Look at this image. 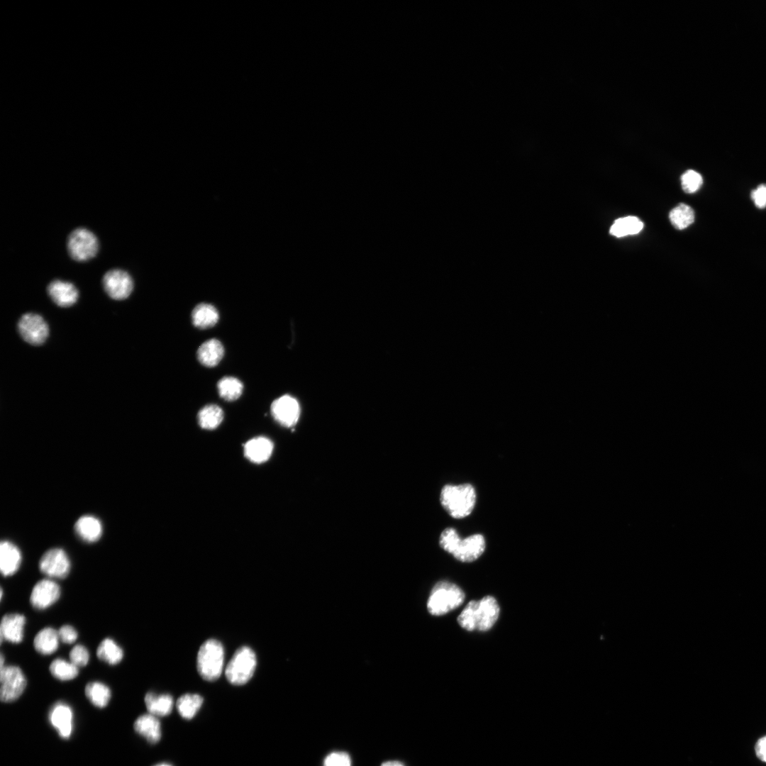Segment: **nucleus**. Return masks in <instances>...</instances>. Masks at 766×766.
<instances>
[{
    "instance_id": "39448f33",
    "label": "nucleus",
    "mask_w": 766,
    "mask_h": 766,
    "mask_svg": "<svg viewBox=\"0 0 766 766\" xmlns=\"http://www.w3.org/2000/svg\"><path fill=\"white\" fill-rule=\"evenodd\" d=\"M223 661L224 650L222 644L215 639L207 640L201 645L198 652V672L205 680H216L221 674Z\"/></svg>"
},
{
    "instance_id": "4c0bfd02",
    "label": "nucleus",
    "mask_w": 766,
    "mask_h": 766,
    "mask_svg": "<svg viewBox=\"0 0 766 766\" xmlns=\"http://www.w3.org/2000/svg\"><path fill=\"white\" fill-rule=\"evenodd\" d=\"M757 756L766 762V736L758 740L755 745Z\"/></svg>"
},
{
    "instance_id": "dca6fc26",
    "label": "nucleus",
    "mask_w": 766,
    "mask_h": 766,
    "mask_svg": "<svg viewBox=\"0 0 766 766\" xmlns=\"http://www.w3.org/2000/svg\"><path fill=\"white\" fill-rule=\"evenodd\" d=\"M47 291L52 301L60 307L72 306L79 298V292L72 283L60 279L52 281Z\"/></svg>"
},
{
    "instance_id": "58836bf2",
    "label": "nucleus",
    "mask_w": 766,
    "mask_h": 766,
    "mask_svg": "<svg viewBox=\"0 0 766 766\" xmlns=\"http://www.w3.org/2000/svg\"><path fill=\"white\" fill-rule=\"evenodd\" d=\"M381 766H404L399 761H387L382 764Z\"/></svg>"
},
{
    "instance_id": "c9c22d12",
    "label": "nucleus",
    "mask_w": 766,
    "mask_h": 766,
    "mask_svg": "<svg viewBox=\"0 0 766 766\" xmlns=\"http://www.w3.org/2000/svg\"><path fill=\"white\" fill-rule=\"evenodd\" d=\"M58 634L60 640L67 644L74 643L78 638L76 629L69 624L62 626L58 630Z\"/></svg>"
},
{
    "instance_id": "a878e982",
    "label": "nucleus",
    "mask_w": 766,
    "mask_h": 766,
    "mask_svg": "<svg viewBox=\"0 0 766 766\" xmlns=\"http://www.w3.org/2000/svg\"><path fill=\"white\" fill-rule=\"evenodd\" d=\"M84 692L89 701L98 708L106 707L111 697V692L109 686L99 681L87 683Z\"/></svg>"
},
{
    "instance_id": "c85d7f7f",
    "label": "nucleus",
    "mask_w": 766,
    "mask_h": 766,
    "mask_svg": "<svg viewBox=\"0 0 766 766\" xmlns=\"http://www.w3.org/2000/svg\"><path fill=\"white\" fill-rule=\"evenodd\" d=\"M203 701V698L199 694H186L177 699L176 706L183 718L192 719L199 711Z\"/></svg>"
},
{
    "instance_id": "1a4fd4ad",
    "label": "nucleus",
    "mask_w": 766,
    "mask_h": 766,
    "mask_svg": "<svg viewBox=\"0 0 766 766\" xmlns=\"http://www.w3.org/2000/svg\"><path fill=\"white\" fill-rule=\"evenodd\" d=\"M18 332L24 341L32 345L43 344L49 335V327L44 318L35 313L21 316L17 323Z\"/></svg>"
},
{
    "instance_id": "f704fd0d",
    "label": "nucleus",
    "mask_w": 766,
    "mask_h": 766,
    "mask_svg": "<svg viewBox=\"0 0 766 766\" xmlns=\"http://www.w3.org/2000/svg\"><path fill=\"white\" fill-rule=\"evenodd\" d=\"M323 766H351L350 757L345 752H334L325 758Z\"/></svg>"
},
{
    "instance_id": "423d86ee",
    "label": "nucleus",
    "mask_w": 766,
    "mask_h": 766,
    "mask_svg": "<svg viewBox=\"0 0 766 766\" xmlns=\"http://www.w3.org/2000/svg\"><path fill=\"white\" fill-rule=\"evenodd\" d=\"M256 656L248 646L238 648L226 669V677L234 685H243L252 677L256 667Z\"/></svg>"
},
{
    "instance_id": "9b49d317",
    "label": "nucleus",
    "mask_w": 766,
    "mask_h": 766,
    "mask_svg": "<svg viewBox=\"0 0 766 766\" xmlns=\"http://www.w3.org/2000/svg\"><path fill=\"white\" fill-rule=\"evenodd\" d=\"M102 284L106 294L114 300L127 299L133 289V282L130 274L118 269L108 271L104 275Z\"/></svg>"
},
{
    "instance_id": "7c9ffc66",
    "label": "nucleus",
    "mask_w": 766,
    "mask_h": 766,
    "mask_svg": "<svg viewBox=\"0 0 766 766\" xmlns=\"http://www.w3.org/2000/svg\"><path fill=\"white\" fill-rule=\"evenodd\" d=\"M220 396L226 401L238 399L243 391V383L234 377H224L217 384Z\"/></svg>"
},
{
    "instance_id": "ddd939ff",
    "label": "nucleus",
    "mask_w": 766,
    "mask_h": 766,
    "mask_svg": "<svg viewBox=\"0 0 766 766\" xmlns=\"http://www.w3.org/2000/svg\"><path fill=\"white\" fill-rule=\"evenodd\" d=\"M271 413L274 420L284 427L294 426L300 416V406L296 399L284 395L271 404Z\"/></svg>"
},
{
    "instance_id": "2f4dec72",
    "label": "nucleus",
    "mask_w": 766,
    "mask_h": 766,
    "mask_svg": "<svg viewBox=\"0 0 766 766\" xmlns=\"http://www.w3.org/2000/svg\"><path fill=\"white\" fill-rule=\"evenodd\" d=\"M672 225L678 230H683L694 221V212L692 207L679 204L669 214Z\"/></svg>"
},
{
    "instance_id": "6ab92c4d",
    "label": "nucleus",
    "mask_w": 766,
    "mask_h": 766,
    "mask_svg": "<svg viewBox=\"0 0 766 766\" xmlns=\"http://www.w3.org/2000/svg\"><path fill=\"white\" fill-rule=\"evenodd\" d=\"M136 733L150 743H157L161 738V726L157 717L150 714L139 716L133 725Z\"/></svg>"
},
{
    "instance_id": "72a5a7b5",
    "label": "nucleus",
    "mask_w": 766,
    "mask_h": 766,
    "mask_svg": "<svg viewBox=\"0 0 766 766\" xmlns=\"http://www.w3.org/2000/svg\"><path fill=\"white\" fill-rule=\"evenodd\" d=\"M69 656L70 662L78 667L86 666L89 661V650L85 646L79 644L71 649Z\"/></svg>"
},
{
    "instance_id": "ea45409f",
    "label": "nucleus",
    "mask_w": 766,
    "mask_h": 766,
    "mask_svg": "<svg viewBox=\"0 0 766 766\" xmlns=\"http://www.w3.org/2000/svg\"><path fill=\"white\" fill-rule=\"evenodd\" d=\"M155 766H172V765H170V764H167V763H161V764L156 765Z\"/></svg>"
},
{
    "instance_id": "412c9836",
    "label": "nucleus",
    "mask_w": 766,
    "mask_h": 766,
    "mask_svg": "<svg viewBox=\"0 0 766 766\" xmlns=\"http://www.w3.org/2000/svg\"><path fill=\"white\" fill-rule=\"evenodd\" d=\"M223 355L224 348L222 343L215 338L203 343L197 350L199 361L208 367L217 365L222 360Z\"/></svg>"
},
{
    "instance_id": "bb28decb",
    "label": "nucleus",
    "mask_w": 766,
    "mask_h": 766,
    "mask_svg": "<svg viewBox=\"0 0 766 766\" xmlns=\"http://www.w3.org/2000/svg\"><path fill=\"white\" fill-rule=\"evenodd\" d=\"M643 228V222L635 216H626L616 219L610 228V233L621 238L638 233Z\"/></svg>"
},
{
    "instance_id": "f8f14e48",
    "label": "nucleus",
    "mask_w": 766,
    "mask_h": 766,
    "mask_svg": "<svg viewBox=\"0 0 766 766\" xmlns=\"http://www.w3.org/2000/svg\"><path fill=\"white\" fill-rule=\"evenodd\" d=\"M61 596L59 584L51 579L38 581L33 587L30 603L37 610H45L55 604Z\"/></svg>"
},
{
    "instance_id": "f257e3e1",
    "label": "nucleus",
    "mask_w": 766,
    "mask_h": 766,
    "mask_svg": "<svg viewBox=\"0 0 766 766\" xmlns=\"http://www.w3.org/2000/svg\"><path fill=\"white\" fill-rule=\"evenodd\" d=\"M496 599L486 596L478 601H470L457 617L460 626L469 631H486L491 629L499 615Z\"/></svg>"
},
{
    "instance_id": "f03ea898",
    "label": "nucleus",
    "mask_w": 766,
    "mask_h": 766,
    "mask_svg": "<svg viewBox=\"0 0 766 766\" xmlns=\"http://www.w3.org/2000/svg\"><path fill=\"white\" fill-rule=\"evenodd\" d=\"M440 546L462 562H470L478 559L484 552L486 543L482 534H473L461 538L453 528H446L439 538Z\"/></svg>"
},
{
    "instance_id": "2eb2a0df",
    "label": "nucleus",
    "mask_w": 766,
    "mask_h": 766,
    "mask_svg": "<svg viewBox=\"0 0 766 766\" xmlns=\"http://www.w3.org/2000/svg\"><path fill=\"white\" fill-rule=\"evenodd\" d=\"M49 721L57 730L60 737L69 738L73 728V711L71 707L64 702H57L50 709Z\"/></svg>"
},
{
    "instance_id": "e433bc0d",
    "label": "nucleus",
    "mask_w": 766,
    "mask_h": 766,
    "mask_svg": "<svg viewBox=\"0 0 766 766\" xmlns=\"http://www.w3.org/2000/svg\"><path fill=\"white\" fill-rule=\"evenodd\" d=\"M751 198L756 207L765 209L766 207V184H760L753 190Z\"/></svg>"
},
{
    "instance_id": "b1692460",
    "label": "nucleus",
    "mask_w": 766,
    "mask_h": 766,
    "mask_svg": "<svg viewBox=\"0 0 766 766\" xmlns=\"http://www.w3.org/2000/svg\"><path fill=\"white\" fill-rule=\"evenodd\" d=\"M219 315L217 309L209 304L201 303L198 304L192 313L193 324L201 329L213 327L216 324Z\"/></svg>"
},
{
    "instance_id": "aec40b11",
    "label": "nucleus",
    "mask_w": 766,
    "mask_h": 766,
    "mask_svg": "<svg viewBox=\"0 0 766 766\" xmlns=\"http://www.w3.org/2000/svg\"><path fill=\"white\" fill-rule=\"evenodd\" d=\"M74 529L79 537L87 543L98 540L102 534L101 521L91 515L82 516L76 521Z\"/></svg>"
},
{
    "instance_id": "4468645a",
    "label": "nucleus",
    "mask_w": 766,
    "mask_h": 766,
    "mask_svg": "<svg viewBox=\"0 0 766 766\" xmlns=\"http://www.w3.org/2000/svg\"><path fill=\"white\" fill-rule=\"evenodd\" d=\"M26 619L24 615L11 613L3 616L0 625V640L11 643H21L24 636V627Z\"/></svg>"
},
{
    "instance_id": "9d476101",
    "label": "nucleus",
    "mask_w": 766,
    "mask_h": 766,
    "mask_svg": "<svg viewBox=\"0 0 766 766\" xmlns=\"http://www.w3.org/2000/svg\"><path fill=\"white\" fill-rule=\"evenodd\" d=\"M70 569V558L61 548L47 550L39 561V570L50 578L64 579L68 576Z\"/></svg>"
},
{
    "instance_id": "0eeeda50",
    "label": "nucleus",
    "mask_w": 766,
    "mask_h": 766,
    "mask_svg": "<svg viewBox=\"0 0 766 766\" xmlns=\"http://www.w3.org/2000/svg\"><path fill=\"white\" fill-rule=\"evenodd\" d=\"M99 248L98 240L90 231L79 228L68 237L67 249L70 255L76 261H87L94 257Z\"/></svg>"
},
{
    "instance_id": "20e7f679",
    "label": "nucleus",
    "mask_w": 766,
    "mask_h": 766,
    "mask_svg": "<svg viewBox=\"0 0 766 766\" xmlns=\"http://www.w3.org/2000/svg\"><path fill=\"white\" fill-rule=\"evenodd\" d=\"M465 600V593L454 583L441 581L432 589L427 602V609L433 616L445 614L460 606Z\"/></svg>"
},
{
    "instance_id": "7ed1b4c3",
    "label": "nucleus",
    "mask_w": 766,
    "mask_h": 766,
    "mask_svg": "<svg viewBox=\"0 0 766 766\" xmlns=\"http://www.w3.org/2000/svg\"><path fill=\"white\" fill-rule=\"evenodd\" d=\"M476 492L469 483L458 485L446 484L440 492V501L443 509L454 518H463L473 511L476 504Z\"/></svg>"
},
{
    "instance_id": "a211bd4d",
    "label": "nucleus",
    "mask_w": 766,
    "mask_h": 766,
    "mask_svg": "<svg viewBox=\"0 0 766 766\" xmlns=\"http://www.w3.org/2000/svg\"><path fill=\"white\" fill-rule=\"evenodd\" d=\"M273 450L272 442L265 437H257L248 440L244 445L245 457L257 464L267 461Z\"/></svg>"
},
{
    "instance_id": "393cba45",
    "label": "nucleus",
    "mask_w": 766,
    "mask_h": 766,
    "mask_svg": "<svg viewBox=\"0 0 766 766\" xmlns=\"http://www.w3.org/2000/svg\"><path fill=\"white\" fill-rule=\"evenodd\" d=\"M96 655L100 660L110 665H116L121 662L124 653L122 648L113 639L106 638L99 644Z\"/></svg>"
},
{
    "instance_id": "6e6552de",
    "label": "nucleus",
    "mask_w": 766,
    "mask_h": 766,
    "mask_svg": "<svg viewBox=\"0 0 766 766\" xmlns=\"http://www.w3.org/2000/svg\"><path fill=\"white\" fill-rule=\"evenodd\" d=\"M0 698L6 703L18 699L27 685L23 672L16 665H4L0 668Z\"/></svg>"
},
{
    "instance_id": "5701e85b",
    "label": "nucleus",
    "mask_w": 766,
    "mask_h": 766,
    "mask_svg": "<svg viewBox=\"0 0 766 766\" xmlns=\"http://www.w3.org/2000/svg\"><path fill=\"white\" fill-rule=\"evenodd\" d=\"M145 704L149 714L157 717L169 715L173 707L172 696L167 694H156L148 692L145 696Z\"/></svg>"
},
{
    "instance_id": "473e14b6",
    "label": "nucleus",
    "mask_w": 766,
    "mask_h": 766,
    "mask_svg": "<svg viewBox=\"0 0 766 766\" xmlns=\"http://www.w3.org/2000/svg\"><path fill=\"white\" fill-rule=\"evenodd\" d=\"M703 184V178L697 172L689 170L681 177L682 189L689 194L698 191Z\"/></svg>"
},
{
    "instance_id": "c756f323",
    "label": "nucleus",
    "mask_w": 766,
    "mask_h": 766,
    "mask_svg": "<svg viewBox=\"0 0 766 766\" xmlns=\"http://www.w3.org/2000/svg\"><path fill=\"white\" fill-rule=\"evenodd\" d=\"M50 674L60 681L74 679L79 675V667L62 658L53 660L49 666Z\"/></svg>"
},
{
    "instance_id": "f3484780",
    "label": "nucleus",
    "mask_w": 766,
    "mask_h": 766,
    "mask_svg": "<svg viewBox=\"0 0 766 766\" xmlns=\"http://www.w3.org/2000/svg\"><path fill=\"white\" fill-rule=\"evenodd\" d=\"M22 555L13 543L4 540L0 545V570L4 577L14 574L20 568Z\"/></svg>"
},
{
    "instance_id": "4be33fe9",
    "label": "nucleus",
    "mask_w": 766,
    "mask_h": 766,
    "mask_svg": "<svg viewBox=\"0 0 766 766\" xmlns=\"http://www.w3.org/2000/svg\"><path fill=\"white\" fill-rule=\"evenodd\" d=\"M60 640L58 631L52 627H45L35 635L33 647L38 653L48 655L57 650Z\"/></svg>"
},
{
    "instance_id": "cd10ccee",
    "label": "nucleus",
    "mask_w": 766,
    "mask_h": 766,
    "mask_svg": "<svg viewBox=\"0 0 766 766\" xmlns=\"http://www.w3.org/2000/svg\"><path fill=\"white\" fill-rule=\"evenodd\" d=\"M223 419L222 409L216 404H209L203 407L198 413L200 426L206 430L216 428Z\"/></svg>"
}]
</instances>
